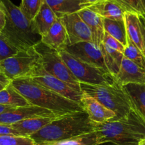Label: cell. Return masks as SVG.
Wrapping results in <instances>:
<instances>
[{
    "instance_id": "obj_1",
    "label": "cell",
    "mask_w": 145,
    "mask_h": 145,
    "mask_svg": "<svg viewBox=\"0 0 145 145\" xmlns=\"http://www.w3.org/2000/svg\"><path fill=\"white\" fill-rule=\"evenodd\" d=\"M97 145L111 142L116 145H140L145 138V121L133 108L117 120L96 123Z\"/></svg>"
},
{
    "instance_id": "obj_2",
    "label": "cell",
    "mask_w": 145,
    "mask_h": 145,
    "mask_svg": "<svg viewBox=\"0 0 145 145\" xmlns=\"http://www.w3.org/2000/svg\"><path fill=\"white\" fill-rule=\"evenodd\" d=\"M96 123L85 112L63 115L30 136L36 144L54 142L95 132Z\"/></svg>"
},
{
    "instance_id": "obj_3",
    "label": "cell",
    "mask_w": 145,
    "mask_h": 145,
    "mask_svg": "<svg viewBox=\"0 0 145 145\" xmlns=\"http://www.w3.org/2000/svg\"><path fill=\"white\" fill-rule=\"evenodd\" d=\"M11 84L25 97L32 106L48 109L58 115L84 112L81 103L66 99L38 84L31 78L13 80Z\"/></svg>"
},
{
    "instance_id": "obj_4",
    "label": "cell",
    "mask_w": 145,
    "mask_h": 145,
    "mask_svg": "<svg viewBox=\"0 0 145 145\" xmlns=\"http://www.w3.org/2000/svg\"><path fill=\"white\" fill-rule=\"evenodd\" d=\"M6 15V24L1 33L18 50L33 48L41 42V35L37 33L32 21H30L19 7L11 0H1Z\"/></svg>"
},
{
    "instance_id": "obj_5",
    "label": "cell",
    "mask_w": 145,
    "mask_h": 145,
    "mask_svg": "<svg viewBox=\"0 0 145 145\" xmlns=\"http://www.w3.org/2000/svg\"><path fill=\"white\" fill-rule=\"evenodd\" d=\"M82 93L97 100L99 103L114 112L116 118L125 117L134 108V106L124 86L116 82L112 85H93L80 83Z\"/></svg>"
},
{
    "instance_id": "obj_6",
    "label": "cell",
    "mask_w": 145,
    "mask_h": 145,
    "mask_svg": "<svg viewBox=\"0 0 145 145\" xmlns=\"http://www.w3.org/2000/svg\"><path fill=\"white\" fill-rule=\"evenodd\" d=\"M42 65L40 55L35 48L19 50L16 54L0 62V69L10 81L31 78Z\"/></svg>"
},
{
    "instance_id": "obj_7",
    "label": "cell",
    "mask_w": 145,
    "mask_h": 145,
    "mask_svg": "<svg viewBox=\"0 0 145 145\" xmlns=\"http://www.w3.org/2000/svg\"><path fill=\"white\" fill-rule=\"evenodd\" d=\"M59 52L65 63L79 83L93 85H112L117 82L116 76L106 69L82 62L65 50Z\"/></svg>"
},
{
    "instance_id": "obj_8",
    "label": "cell",
    "mask_w": 145,
    "mask_h": 145,
    "mask_svg": "<svg viewBox=\"0 0 145 145\" xmlns=\"http://www.w3.org/2000/svg\"><path fill=\"white\" fill-rule=\"evenodd\" d=\"M34 48L40 55L42 65L47 73L67 82L76 90L81 91L80 83L65 63L57 50L42 42L37 44Z\"/></svg>"
},
{
    "instance_id": "obj_9",
    "label": "cell",
    "mask_w": 145,
    "mask_h": 145,
    "mask_svg": "<svg viewBox=\"0 0 145 145\" xmlns=\"http://www.w3.org/2000/svg\"><path fill=\"white\" fill-rule=\"evenodd\" d=\"M31 79L38 84L52 91L66 99L81 103L83 95L82 92L74 89L67 82L47 73L42 65L36 69Z\"/></svg>"
},
{
    "instance_id": "obj_10",
    "label": "cell",
    "mask_w": 145,
    "mask_h": 145,
    "mask_svg": "<svg viewBox=\"0 0 145 145\" xmlns=\"http://www.w3.org/2000/svg\"><path fill=\"white\" fill-rule=\"evenodd\" d=\"M63 116V115H62ZM62 116L48 109L35 106L15 108L0 114V124L11 125L24 120L35 118H58Z\"/></svg>"
},
{
    "instance_id": "obj_11",
    "label": "cell",
    "mask_w": 145,
    "mask_h": 145,
    "mask_svg": "<svg viewBox=\"0 0 145 145\" xmlns=\"http://www.w3.org/2000/svg\"><path fill=\"white\" fill-rule=\"evenodd\" d=\"M65 51L82 62L108 70L100 47H98L93 42H77L69 45Z\"/></svg>"
},
{
    "instance_id": "obj_12",
    "label": "cell",
    "mask_w": 145,
    "mask_h": 145,
    "mask_svg": "<svg viewBox=\"0 0 145 145\" xmlns=\"http://www.w3.org/2000/svg\"><path fill=\"white\" fill-rule=\"evenodd\" d=\"M59 18L66 29L69 45L83 41L93 42L90 29L77 13L65 15Z\"/></svg>"
},
{
    "instance_id": "obj_13",
    "label": "cell",
    "mask_w": 145,
    "mask_h": 145,
    "mask_svg": "<svg viewBox=\"0 0 145 145\" xmlns=\"http://www.w3.org/2000/svg\"><path fill=\"white\" fill-rule=\"evenodd\" d=\"M82 93L81 101L82 108L91 121L96 123H103L115 120L116 114L114 112L108 109L91 96Z\"/></svg>"
},
{
    "instance_id": "obj_14",
    "label": "cell",
    "mask_w": 145,
    "mask_h": 145,
    "mask_svg": "<svg viewBox=\"0 0 145 145\" xmlns=\"http://www.w3.org/2000/svg\"><path fill=\"white\" fill-rule=\"evenodd\" d=\"M116 79L123 86L130 84L145 85V69L124 57Z\"/></svg>"
},
{
    "instance_id": "obj_15",
    "label": "cell",
    "mask_w": 145,
    "mask_h": 145,
    "mask_svg": "<svg viewBox=\"0 0 145 145\" xmlns=\"http://www.w3.org/2000/svg\"><path fill=\"white\" fill-rule=\"evenodd\" d=\"M41 42L58 52L65 50L69 46L67 33L60 18H58L52 27L41 36Z\"/></svg>"
},
{
    "instance_id": "obj_16",
    "label": "cell",
    "mask_w": 145,
    "mask_h": 145,
    "mask_svg": "<svg viewBox=\"0 0 145 145\" xmlns=\"http://www.w3.org/2000/svg\"><path fill=\"white\" fill-rule=\"evenodd\" d=\"M77 14L90 29L93 43L100 47L105 35L103 18L88 8L80 10Z\"/></svg>"
},
{
    "instance_id": "obj_17",
    "label": "cell",
    "mask_w": 145,
    "mask_h": 145,
    "mask_svg": "<svg viewBox=\"0 0 145 145\" xmlns=\"http://www.w3.org/2000/svg\"><path fill=\"white\" fill-rule=\"evenodd\" d=\"M127 38L133 41L145 56V42L142 31V23L137 14L126 11L124 14Z\"/></svg>"
},
{
    "instance_id": "obj_18",
    "label": "cell",
    "mask_w": 145,
    "mask_h": 145,
    "mask_svg": "<svg viewBox=\"0 0 145 145\" xmlns=\"http://www.w3.org/2000/svg\"><path fill=\"white\" fill-rule=\"evenodd\" d=\"M103 18L112 20H124L126 12L124 8L115 0H100L87 7Z\"/></svg>"
},
{
    "instance_id": "obj_19",
    "label": "cell",
    "mask_w": 145,
    "mask_h": 145,
    "mask_svg": "<svg viewBox=\"0 0 145 145\" xmlns=\"http://www.w3.org/2000/svg\"><path fill=\"white\" fill-rule=\"evenodd\" d=\"M58 18L67 14L77 13L91 5L84 0H45Z\"/></svg>"
},
{
    "instance_id": "obj_20",
    "label": "cell",
    "mask_w": 145,
    "mask_h": 145,
    "mask_svg": "<svg viewBox=\"0 0 145 145\" xmlns=\"http://www.w3.org/2000/svg\"><path fill=\"white\" fill-rule=\"evenodd\" d=\"M59 118V117H58ZM57 118H35L24 120L10 125L21 136L28 137L37 133Z\"/></svg>"
},
{
    "instance_id": "obj_21",
    "label": "cell",
    "mask_w": 145,
    "mask_h": 145,
    "mask_svg": "<svg viewBox=\"0 0 145 145\" xmlns=\"http://www.w3.org/2000/svg\"><path fill=\"white\" fill-rule=\"evenodd\" d=\"M58 17L45 1L41 6L39 11L33 20V24L37 33L42 36L57 20Z\"/></svg>"
},
{
    "instance_id": "obj_22",
    "label": "cell",
    "mask_w": 145,
    "mask_h": 145,
    "mask_svg": "<svg viewBox=\"0 0 145 145\" xmlns=\"http://www.w3.org/2000/svg\"><path fill=\"white\" fill-rule=\"evenodd\" d=\"M0 104L13 108L27 107L32 106L11 83L0 91Z\"/></svg>"
},
{
    "instance_id": "obj_23",
    "label": "cell",
    "mask_w": 145,
    "mask_h": 145,
    "mask_svg": "<svg viewBox=\"0 0 145 145\" xmlns=\"http://www.w3.org/2000/svg\"><path fill=\"white\" fill-rule=\"evenodd\" d=\"M100 48L103 54L105 65L108 71L116 78V75L120 70L124 55L123 52L103 45V42L100 45Z\"/></svg>"
},
{
    "instance_id": "obj_24",
    "label": "cell",
    "mask_w": 145,
    "mask_h": 145,
    "mask_svg": "<svg viewBox=\"0 0 145 145\" xmlns=\"http://www.w3.org/2000/svg\"><path fill=\"white\" fill-rule=\"evenodd\" d=\"M124 89L128 93L134 108L145 121V85L127 84Z\"/></svg>"
},
{
    "instance_id": "obj_25",
    "label": "cell",
    "mask_w": 145,
    "mask_h": 145,
    "mask_svg": "<svg viewBox=\"0 0 145 145\" xmlns=\"http://www.w3.org/2000/svg\"><path fill=\"white\" fill-rule=\"evenodd\" d=\"M103 24L105 32L108 33L109 35L118 40L125 47L127 46L128 38L124 20L118 21L103 18Z\"/></svg>"
},
{
    "instance_id": "obj_26",
    "label": "cell",
    "mask_w": 145,
    "mask_h": 145,
    "mask_svg": "<svg viewBox=\"0 0 145 145\" xmlns=\"http://www.w3.org/2000/svg\"><path fill=\"white\" fill-rule=\"evenodd\" d=\"M37 145H97V137L96 133L93 132L61 141L43 143Z\"/></svg>"
},
{
    "instance_id": "obj_27",
    "label": "cell",
    "mask_w": 145,
    "mask_h": 145,
    "mask_svg": "<svg viewBox=\"0 0 145 145\" xmlns=\"http://www.w3.org/2000/svg\"><path fill=\"white\" fill-rule=\"evenodd\" d=\"M123 55L125 57L133 61L139 67L145 69V56L140 50L135 45L134 42L129 38L127 46L125 48Z\"/></svg>"
},
{
    "instance_id": "obj_28",
    "label": "cell",
    "mask_w": 145,
    "mask_h": 145,
    "mask_svg": "<svg viewBox=\"0 0 145 145\" xmlns=\"http://www.w3.org/2000/svg\"><path fill=\"white\" fill-rule=\"evenodd\" d=\"M44 1L45 0H21L19 7L25 16L33 21Z\"/></svg>"
},
{
    "instance_id": "obj_29",
    "label": "cell",
    "mask_w": 145,
    "mask_h": 145,
    "mask_svg": "<svg viewBox=\"0 0 145 145\" xmlns=\"http://www.w3.org/2000/svg\"><path fill=\"white\" fill-rule=\"evenodd\" d=\"M125 11L134 13L145 18V9L142 0H115Z\"/></svg>"
},
{
    "instance_id": "obj_30",
    "label": "cell",
    "mask_w": 145,
    "mask_h": 145,
    "mask_svg": "<svg viewBox=\"0 0 145 145\" xmlns=\"http://www.w3.org/2000/svg\"><path fill=\"white\" fill-rule=\"evenodd\" d=\"M0 145H36V144L28 137L0 135Z\"/></svg>"
},
{
    "instance_id": "obj_31",
    "label": "cell",
    "mask_w": 145,
    "mask_h": 145,
    "mask_svg": "<svg viewBox=\"0 0 145 145\" xmlns=\"http://www.w3.org/2000/svg\"><path fill=\"white\" fill-rule=\"evenodd\" d=\"M19 50L0 32V62L13 56Z\"/></svg>"
},
{
    "instance_id": "obj_32",
    "label": "cell",
    "mask_w": 145,
    "mask_h": 145,
    "mask_svg": "<svg viewBox=\"0 0 145 145\" xmlns=\"http://www.w3.org/2000/svg\"><path fill=\"white\" fill-rule=\"evenodd\" d=\"M103 43L105 45H106V46L112 48V49H114L116 50L119 51V52H123V53L124 52V50L125 47L123 44L120 43L118 40H116V38L112 37L111 35H110L106 32H105V35L104 38H103Z\"/></svg>"
},
{
    "instance_id": "obj_33",
    "label": "cell",
    "mask_w": 145,
    "mask_h": 145,
    "mask_svg": "<svg viewBox=\"0 0 145 145\" xmlns=\"http://www.w3.org/2000/svg\"><path fill=\"white\" fill-rule=\"evenodd\" d=\"M0 135H16L21 136L19 133L14 130L10 125L0 124ZM24 137V136H23Z\"/></svg>"
},
{
    "instance_id": "obj_34",
    "label": "cell",
    "mask_w": 145,
    "mask_h": 145,
    "mask_svg": "<svg viewBox=\"0 0 145 145\" xmlns=\"http://www.w3.org/2000/svg\"><path fill=\"white\" fill-rule=\"evenodd\" d=\"M6 24V15L2 7V3L0 0V32L4 29Z\"/></svg>"
},
{
    "instance_id": "obj_35",
    "label": "cell",
    "mask_w": 145,
    "mask_h": 145,
    "mask_svg": "<svg viewBox=\"0 0 145 145\" xmlns=\"http://www.w3.org/2000/svg\"><path fill=\"white\" fill-rule=\"evenodd\" d=\"M10 83H11V81L3 74V72L0 69V91L4 89Z\"/></svg>"
},
{
    "instance_id": "obj_36",
    "label": "cell",
    "mask_w": 145,
    "mask_h": 145,
    "mask_svg": "<svg viewBox=\"0 0 145 145\" xmlns=\"http://www.w3.org/2000/svg\"><path fill=\"white\" fill-rule=\"evenodd\" d=\"M15 108L13 107H10V106H4V105H1L0 104V114L2 113H4L6 111H8V110H11V109Z\"/></svg>"
},
{
    "instance_id": "obj_37",
    "label": "cell",
    "mask_w": 145,
    "mask_h": 145,
    "mask_svg": "<svg viewBox=\"0 0 145 145\" xmlns=\"http://www.w3.org/2000/svg\"><path fill=\"white\" fill-rule=\"evenodd\" d=\"M142 31L143 36H144V42H145V26L144 25V24H142Z\"/></svg>"
},
{
    "instance_id": "obj_38",
    "label": "cell",
    "mask_w": 145,
    "mask_h": 145,
    "mask_svg": "<svg viewBox=\"0 0 145 145\" xmlns=\"http://www.w3.org/2000/svg\"><path fill=\"white\" fill-rule=\"evenodd\" d=\"M84 1H86V2H88V3L93 4V3L96 2V1H100V0H84Z\"/></svg>"
},
{
    "instance_id": "obj_39",
    "label": "cell",
    "mask_w": 145,
    "mask_h": 145,
    "mask_svg": "<svg viewBox=\"0 0 145 145\" xmlns=\"http://www.w3.org/2000/svg\"><path fill=\"white\" fill-rule=\"evenodd\" d=\"M140 16V19L141 21V22L144 24V25L145 26V18L143 16Z\"/></svg>"
},
{
    "instance_id": "obj_40",
    "label": "cell",
    "mask_w": 145,
    "mask_h": 145,
    "mask_svg": "<svg viewBox=\"0 0 145 145\" xmlns=\"http://www.w3.org/2000/svg\"><path fill=\"white\" fill-rule=\"evenodd\" d=\"M140 145H145V138L140 142Z\"/></svg>"
},
{
    "instance_id": "obj_41",
    "label": "cell",
    "mask_w": 145,
    "mask_h": 145,
    "mask_svg": "<svg viewBox=\"0 0 145 145\" xmlns=\"http://www.w3.org/2000/svg\"><path fill=\"white\" fill-rule=\"evenodd\" d=\"M142 4H143V6H144V9H145V0H142Z\"/></svg>"
},
{
    "instance_id": "obj_42",
    "label": "cell",
    "mask_w": 145,
    "mask_h": 145,
    "mask_svg": "<svg viewBox=\"0 0 145 145\" xmlns=\"http://www.w3.org/2000/svg\"><path fill=\"white\" fill-rule=\"evenodd\" d=\"M36 145H37V144H36Z\"/></svg>"
}]
</instances>
